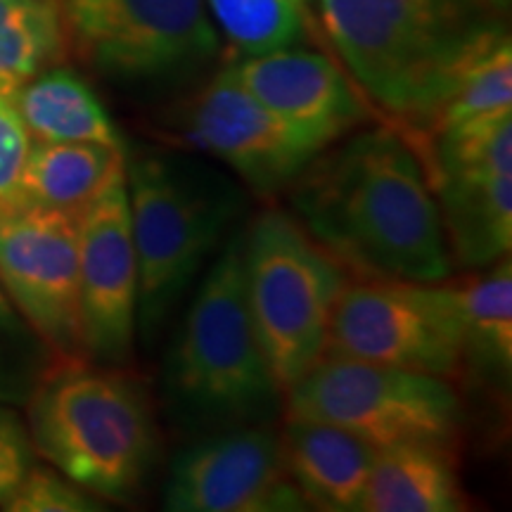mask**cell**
I'll return each instance as SVG.
<instances>
[{"label": "cell", "mask_w": 512, "mask_h": 512, "mask_svg": "<svg viewBox=\"0 0 512 512\" xmlns=\"http://www.w3.org/2000/svg\"><path fill=\"white\" fill-rule=\"evenodd\" d=\"M31 439L19 425V420L5 408H0V505L15 494L29 467L34 465L31 458Z\"/></svg>", "instance_id": "cell-27"}, {"label": "cell", "mask_w": 512, "mask_h": 512, "mask_svg": "<svg viewBox=\"0 0 512 512\" xmlns=\"http://www.w3.org/2000/svg\"><path fill=\"white\" fill-rule=\"evenodd\" d=\"M166 349L164 399L188 437L275 425L285 394L268 368L245 294V228L228 235Z\"/></svg>", "instance_id": "cell-3"}, {"label": "cell", "mask_w": 512, "mask_h": 512, "mask_svg": "<svg viewBox=\"0 0 512 512\" xmlns=\"http://www.w3.org/2000/svg\"><path fill=\"white\" fill-rule=\"evenodd\" d=\"M448 254L477 271L496 264L512 247V176L430 174Z\"/></svg>", "instance_id": "cell-17"}, {"label": "cell", "mask_w": 512, "mask_h": 512, "mask_svg": "<svg viewBox=\"0 0 512 512\" xmlns=\"http://www.w3.org/2000/svg\"><path fill=\"white\" fill-rule=\"evenodd\" d=\"M195 152L226 164L259 195L287 190L311 159L318 140L261 105L230 67H223L178 107L171 121Z\"/></svg>", "instance_id": "cell-10"}, {"label": "cell", "mask_w": 512, "mask_h": 512, "mask_svg": "<svg viewBox=\"0 0 512 512\" xmlns=\"http://www.w3.org/2000/svg\"><path fill=\"white\" fill-rule=\"evenodd\" d=\"M306 3H309V5H311V3H313V0H306Z\"/></svg>", "instance_id": "cell-29"}, {"label": "cell", "mask_w": 512, "mask_h": 512, "mask_svg": "<svg viewBox=\"0 0 512 512\" xmlns=\"http://www.w3.org/2000/svg\"><path fill=\"white\" fill-rule=\"evenodd\" d=\"M458 332L463 368L508 389L512 375V261L510 254L472 275L437 283Z\"/></svg>", "instance_id": "cell-16"}, {"label": "cell", "mask_w": 512, "mask_h": 512, "mask_svg": "<svg viewBox=\"0 0 512 512\" xmlns=\"http://www.w3.org/2000/svg\"><path fill=\"white\" fill-rule=\"evenodd\" d=\"M325 354L446 380L465 370L456 325L437 283L347 280L332 309Z\"/></svg>", "instance_id": "cell-9"}, {"label": "cell", "mask_w": 512, "mask_h": 512, "mask_svg": "<svg viewBox=\"0 0 512 512\" xmlns=\"http://www.w3.org/2000/svg\"><path fill=\"white\" fill-rule=\"evenodd\" d=\"M29 339H38L36 332L29 328L27 320L19 316L15 304L0 287V344L3 347H15V344H24Z\"/></svg>", "instance_id": "cell-28"}, {"label": "cell", "mask_w": 512, "mask_h": 512, "mask_svg": "<svg viewBox=\"0 0 512 512\" xmlns=\"http://www.w3.org/2000/svg\"><path fill=\"white\" fill-rule=\"evenodd\" d=\"M287 192L294 219L356 278L441 283L453 273L427 166L396 128L335 140Z\"/></svg>", "instance_id": "cell-1"}, {"label": "cell", "mask_w": 512, "mask_h": 512, "mask_svg": "<svg viewBox=\"0 0 512 512\" xmlns=\"http://www.w3.org/2000/svg\"><path fill=\"white\" fill-rule=\"evenodd\" d=\"M12 102L36 143H100L126 150L100 98L72 69L38 74L12 95Z\"/></svg>", "instance_id": "cell-20"}, {"label": "cell", "mask_w": 512, "mask_h": 512, "mask_svg": "<svg viewBox=\"0 0 512 512\" xmlns=\"http://www.w3.org/2000/svg\"><path fill=\"white\" fill-rule=\"evenodd\" d=\"M79 306L83 356L100 366H126L138 335V259L126 178L81 216Z\"/></svg>", "instance_id": "cell-13"}, {"label": "cell", "mask_w": 512, "mask_h": 512, "mask_svg": "<svg viewBox=\"0 0 512 512\" xmlns=\"http://www.w3.org/2000/svg\"><path fill=\"white\" fill-rule=\"evenodd\" d=\"M261 105L328 147L368 121L366 95L347 69L325 53L302 46L240 57L228 64Z\"/></svg>", "instance_id": "cell-14"}, {"label": "cell", "mask_w": 512, "mask_h": 512, "mask_svg": "<svg viewBox=\"0 0 512 512\" xmlns=\"http://www.w3.org/2000/svg\"><path fill=\"white\" fill-rule=\"evenodd\" d=\"M242 266L256 337L285 394L325 356L332 309L349 273L280 209L261 211L245 228Z\"/></svg>", "instance_id": "cell-6"}, {"label": "cell", "mask_w": 512, "mask_h": 512, "mask_svg": "<svg viewBox=\"0 0 512 512\" xmlns=\"http://www.w3.org/2000/svg\"><path fill=\"white\" fill-rule=\"evenodd\" d=\"M0 508L10 512H93L102 505L72 479L31 465L15 494Z\"/></svg>", "instance_id": "cell-25"}, {"label": "cell", "mask_w": 512, "mask_h": 512, "mask_svg": "<svg viewBox=\"0 0 512 512\" xmlns=\"http://www.w3.org/2000/svg\"><path fill=\"white\" fill-rule=\"evenodd\" d=\"M64 363L31 396V446L88 494L126 501L157 460L152 396L140 377L117 366Z\"/></svg>", "instance_id": "cell-4"}, {"label": "cell", "mask_w": 512, "mask_h": 512, "mask_svg": "<svg viewBox=\"0 0 512 512\" xmlns=\"http://www.w3.org/2000/svg\"><path fill=\"white\" fill-rule=\"evenodd\" d=\"M512 110V43L503 41L501 46L482 57L475 67L467 69V74L446 100L444 110L439 112L432 131L458 124V121L484 117Z\"/></svg>", "instance_id": "cell-24"}, {"label": "cell", "mask_w": 512, "mask_h": 512, "mask_svg": "<svg viewBox=\"0 0 512 512\" xmlns=\"http://www.w3.org/2000/svg\"><path fill=\"white\" fill-rule=\"evenodd\" d=\"M467 508L453 444L413 441L377 453L361 512H460Z\"/></svg>", "instance_id": "cell-18"}, {"label": "cell", "mask_w": 512, "mask_h": 512, "mask_svg": "<svg viewBox=\"0 0 512 512\" xmlns=\"http://www.w3.org/2000/svg\"><path fill=\"white\" fill-rule=\"evenodd\" d=\"M81 216L0 209V287L36 337L64 361H86L79 306Z\"/></svg>", "instance_id": "cell-11"}, {"label": "cell", "mask_w": 512, "mask_h": 512, "mask_svg": "<svg viewBox=\"0 0 512 512\" xmlns=\"http://www.w3.org/2000/svg\"><path fill=\"white\" fill-rule=\"evenodd\" d=\"M126 178V150L100 143L31 140L19 204L83 216L107 188Z\"/></svg>", "instance_id": "cell-19"}, {"label": "cell", "mask_w": 512, "mask_h": 512, "mask_svg": "<svg viewBox=\"0 0 512 512\" xmlns=\"http://www.w3.org/2000/svg\"><path fill=\"white\" fill-rule=\"evenodd\" d=\"M60 8L83 60L126 86L190 81L221 50L204 0H60Z\"/></svg>", "instance_id": "cell-8"}, {"label": "cell", "mask_w": 512, "mask_h": 512, "mask_svg": "<svg viewBox=\"0 0 512 512\" xmlns=\"http://www.w3.org/2000/svg\"><path fill=\"white\" fill-rule=\"evenodd\" d=\"M204 5L240 57L302 46L311 36L306 0H204Z\"/></svg>", "instance_id": "cell-22"}, {"label": "cell", "mask_w": 512, "mask_h": 512, "mask_svg": "<svg viewBox=\"0 0 512 512\" xmlns=\"http://www.w3.org/2000/svg\"><path fill=\"white\" fill-rule=\"evenodd\" d=\"M432 136L427 174L512 176V110L458 121Z\"/></svg>", "instance_id": "cell-23"}, {"label": "cell", "mask_w": 512, "mask_h": 512, "mask_svg": "<svg viewBox=\"0 0 512 512\" xmlns=\"http://www.w3.org/2000/svg\"><path fill=\"white\" fill-rule=\"evenodd\" d=\"M31 150V136L10 95H0V209L19 204L22 171Z\"/></svg>", "instance_id": "cell-26"}, {"label": "cell", "mask_w": 512, "mask_h": 512, "mask_svg": "<svg viewBox=\"0 0 512 512\" xmlns=\"http://www.w3.org/2000/svg\"><path fill=\"white\" fill-rule=\"evenodd\" d=\"M126 195L138 259V335L155 342L204 261L238 221L242 192L197 157L143 152L126 159Z\"/></svg>", "instance_id": "cell-5"}, {"label": "cell", "mask_w": 512, "mask_h": 512, "mask_svg": "<svg viewBox=\"0 0 512 512\" xmlns=\"http://www.w3.org/2000/svg\"><path fill=\"white\" fill-rule=\"evenodd\" d=\"M67 43L60 0H0V95L57 67Z\"/></svg>", "instance_id": "cell-21"}, {"label": "cell", "mask_w": 512, "mask_h": 512, "mask_svg": "<svg viewBox=\"0 0 512 512\" xmlns=\"http://www.w3.org/2000/svg\"><path fill=\"white\" fill-rule=\"evenodd\" d=\"M171 512H299L306 508L287 475L273 425L197 437L171 463L164 486Z\"/></svg>", "instance_id": "cell-12"}, {"label": "cell", "mask_w": 512, "mask_h": 512, "mask_svg": "<svg viewBox=\"0 0 512 512\" xmlns=\"http://www.w3.org/2000/svg\"><path fill=\"white\" fill-rule=\"evenodd\" d=\"M510 0H318L366 100L430 133L467 69L510 41Z\"/></svg>", "instance_id": "cell-2"}, {"label": "cell", "mask_w": 512, "mask_h": 512, "mask_svg": "<svg viewBox=\"0 0 512 512\" xmlns=\"http://www.w3.org/2000/svg\"><path fill=\"white\" fill-rule=\"evenodd\" d=\"M280 446L287 475L306 508L361 512L377 448L330 422L283 415Z\"/></svg>", "instance_id": "cell-15"}, {"label": "cell", "mask_w": 512, "mask_h": 512, "mask_svg": "<svg viewBox=\"0 0 512 512\" xmlns=\"http://www.w3.org/2000/svg\"><path fill=\"white\" fill-rule=\"evenodd\" d=\"M283 415L330 422L377 451L413 441L453 444L463 403L451 380L325 354L285 392Z\"/></svg>", "instance_id": "cell-7"}]
</instances>
